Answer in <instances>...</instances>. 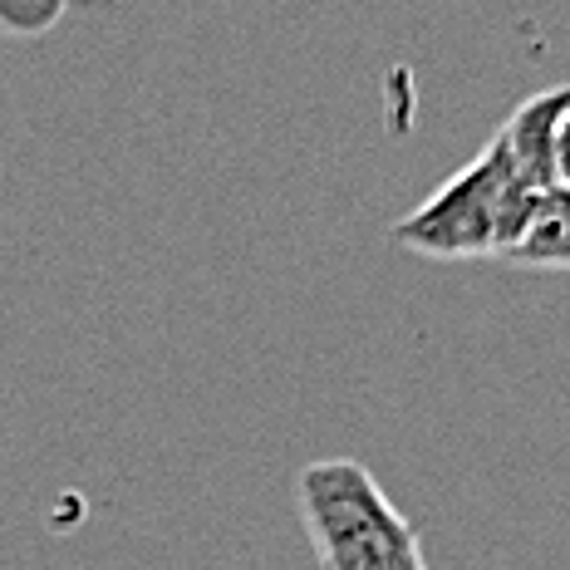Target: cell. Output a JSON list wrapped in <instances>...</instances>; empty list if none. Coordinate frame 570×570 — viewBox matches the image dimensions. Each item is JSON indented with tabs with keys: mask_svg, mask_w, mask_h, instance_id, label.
I'll return each mask as SVG.
<instances>
[{
	"mask_svg": "<svg viewBox=\"0 0 570 570\" xmlns=\"http://www.w3.org/2000/svg\"><path fill=\"white\" fill-rule=\"evenodd\" d=\"M566 109H570V85L546 89V94H531L502 128V142L512 153L517 173L531 177L537 187H561L556 183V124H561Z\"/></svg>",
	"mask_w": 570,
	"mask_h": 570,
	"instance_id": "cell-3",
	"label": "cell"
},
{
	"mask_svg": "<svg viewBox=\"0 0 570 570\" xmlns=\"http://www.w3.org/2000/svg\"><path fill=\"white\" fill-rule=\"evenodd\" d=\"M65 16V0H0V30L10 35H45Z\"/></svg>",
	"mask_w": 570,
	"mask_h": 570,
	"instance_id": "cell-5",
	"label": "cell"
},
{
	"mask_svg": "<svg viewBox=\"0 0 570 570\" xmlns=\"http://www.w3.org/2000/svg\"><path fill=\"white\" fill-rule=\"evenodd\" d=\"M512 173L497 134L458 177H448L423 207L394 222V242L433 261H482L502 252V187Z\"/></svg>",
	"mask_w": 570,
	"mask_h": 570,
	"instance_id": "cell-2",
	"label": "cell"
},
{
	"mask_svg": "<svg viewBox=\"0 0 570 570\" xmlns=\"http://www.w3.org/2000/svg\"><path fill=\"white\" fill-rule=\"evenodd\" d=\"M502 261L531 266V271H570V193L566 187H551V193H546L537 217H531L527 232H521V242Z\"/></svg>",
	"mask_w": 570,
	"mask_h": 570,
	"instance_id": "cell-4",
	"label": "cell"
},
{
	"mask_svg": "<svg viewBox=\"0 0 570 570\" xmlns=\"http://www.w3.org/2000/svg\"><path fill=\"white\" fill-rule=\"evenodd\" d=\"M295 507L320 570H428L413 521L389 502L364 462L325 458L301 468Z\"/></svg>",
	"mask_w": 570,
	"mask_h": 570,
	"instance_id": "cell-1",
	"label": "cell"
},
{
	"mask_svg": "<svg viewBox=\"0 0 570 570\" xmlns=\"http://www.w3.org/2000/svg\"><path fill=\"white\" fill-rule=\"evenodd\" d=\"M556 183L570 193V109L561 114V124H556Z\"/></svg>",
	"mask_w": 570,
	"mask_h": 570,
	"instance_id": "cell-6",
	"label": "cell"
}]
</instances>
